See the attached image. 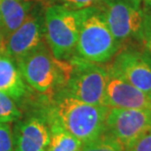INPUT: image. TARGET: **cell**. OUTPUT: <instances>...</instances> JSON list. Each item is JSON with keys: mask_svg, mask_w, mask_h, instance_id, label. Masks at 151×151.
I'll return each instance as SVG.
<instances>
[{"mask_svg": "<svg viewBox=\"0 0 151 151\" xmlns=\"http://www.w3.org/2000/svg\"><path fill=\"white\" fill-rule=\"evenodd\" d=\"M146 10L147 11H149L150 13H151V1H147L146 2Z\"/></svg>", "mask_w": 151, "mask_h": 151, "instance_id": "obj_23", "label": "cell"}, {"mask_svg": "<svg viewBox=\"0 0 151 151\" xmlns=\"http://www.w3.org/2000/svg\"><path fill=\"white\" fill-rule=\"evenodd\" d=\"M129 151H151V131L138 138Z\"/></svg>", "mask_w": 151, "mask_h": 151, "instance_id": "obj_20", "label": "cell"}, {"mask_svg": "<svg viewBox=\"0 0 151 151\" xmlns=\"http://www.w3.org/2000/svg\"><path fill=\"white\" fill-rule=\"evenodd\" d=\"M65 7L72 10H81L88 7H91L97 3L98 0H57Z\"/></svg>", "mask_w": 151, "mask_h": 151, "instance_id": "obj_19", "label": "cell"}, {"mask_svg": "<svg viewBox=\"0 0 151 151\" xmlns=\"http://www.w3.org/2000/svg\"><path fill=\"white\" fill-rule=\"evenodd\" d=\"M0 151H15L14 135L9 124L0 123Z\"/></svg>", "mask_w": 151, "mask_h": 151, "instance_id": "obj_17", "label": "cell"}, {"mask_svg": "<svg viewBox=\"0 0 151 151\" xmlns=\"http://www.w3.org/2000/svg\"><path fill=\"white\" fill-rule=\"evenodd\" d=\"M15 61L5 51L0 50V91L14 100H20L27 94V84Z\"/></svg>", "mask_w": 151, "mask_h": 151, "instance_id": "obj_12", "label": "cell"}, {"mask_svg": "<svg viewBox=\"0 0 151 151\" xmlns=\"http://www.w3.org/2000/svg\"><path fill=\"white\" fill-rule=\"evenodd\" d=\"M40 112L48 124L57 125L81 143L96 139L106 132L109 107L84 103L72 97L62 88L53 95H44Z\"/></svg>", "mask_w": 151, "mask_h": 151, "instance_id": "obj_1", "label": "cell"}, {"mask_svg": "<svg viewBox=\"0 0 151 151\" xmlns=\"http://www.w3.org/2000/svg\"><path fill=\"white\" fill-rule=\"evenodd\" d=\"M96 4L108 28L120 43L132 37L138 39L145 13L140 0H98Z\"/></svg>", "mask_w": 151, "mask_h": 151, "instance_id": "obj_6", "label": "cell"}, {"mask_svg": "<svg viewBox=\"0 0 151 151\" xmlns=\"http://www.w3.org/2000/svg\"><path fill=\"white\" fill-rule=\"evenodd\" d=\"M0 35H2L3 37H4V29H3V21H2L1 10H0Z\"/></svg>", "mask_w": 151, "mask_h": 151, "instance_id": "obj_21", "label": "cell"}, {"mask_svg": "<svg viewBox=\"0 0 151 151\" xmlns=\"http://www.w3.org/2000/svg\"><path fill=\"white\" fill-rule=\"evenodd\" d=\"M81 151H126L122 143L105 132L96 139L83 144Z\"/></svg>", "mask_w": 151, "mask_h": 151, "instance_id": "obj_15", "label": "cell"}, {"mask_svg": "<svg viewBox=\"0 0 151 151\" xmlns=\"http://www.w3.org/2000/svg\"><path fill=\"white\" fill-rule=\"evenodd\" d=\"M108 73L118 76L147 95H151V56L134 49H125L107 67Z\"/></svg>", "mask_w": 151, "mask_h": 151, "instance_id": "obj_9", "label": "cell"}, {"mask_svg": "<svg viewBox=\"0 0 151 151\" xmlns=\"http://www.w3.org/2000/svg\"><path fill=\"white\" fill-rule=\"evenodd\" d=\"M44 13L35 8L27 14L19 28L5 37L4 50L14 61L29 55L45 45Z\"/></svg>", "mask_w": 151, "mask_h": 151, "instance_id": "obj_8", "label": "cell"}, {"mask_svg": "<svg viewBox=\"0 0 151 151\" xmlns=\"http://www.w3.org/2000/svg\"><path fill=\"white\" fill-rule=\"evenodd\" d=\"M145 1L147 2V1H151V0H145Z\"/></svg>", "mask_w": 151, "mask_h": 151, "instance_id": "obj_24", "label": "cell"}, {"mask_svg": "<svg viewBox=\"0 0 151 151\" xmlns=\"http://www.w3.org/2000/svg\"><path fill=\"white\" fill-rule=\"evenodd\" d=\"M150 98H151V95H150Z\"/></svg>", "mask_w": 151, "mask_h": 151, "instance_id": "obj_25", "label": "cell"}, {"mask_svg": "<svg viewBox=\"0 0 151 151\" xmlns=\"http://www.w3.org/2000/svg\"><path fill=\"white\" fill-rule=\"evenodd\" d=\"M50 142L46 151H81L83 143L61 127L49 124Z\"/></svg>", "mask_w": 151, "mask_h": 151, "instance_id": "obj_14", "label": "cell"}, {"mask_svg": "<svg viewBox=\"0 0 151 151\" xmlns=\"http://www.w3.org/2000/svg\"><path fill=\"white\" fill-rule=\"evenodd\" d=\"M120 44L98 8L96 6L86 8L81 24L75 56L91 63L102 64L113 58Z\"/></svg>", "mask_w": 151, "mask_h": 151, "instance_id": "obj_4", "label": "cell"}, {"mask_svg": "<svg viewBox=\"0 0 151 151\" xmlns=\"http://www.w3.org/2000/svg\"><path fill=\"white\" fill-rule=\"evenodd\" d=\"M151 131V110L109 108L106 132L129 151L138 138Z\"/></svg>", "mask_w": 151, "mask_h": 151, "instance_id": "obj_7", "label": "cell"}, {"mask_svg": "<svg viewBox=\"0 0 151 151\" xmlns=\"http://www.w3.org/2000/svg\"><path fill=\"white\" fill-rule=\"evenodd\" d=\"M138 39L141 40L145 51L151 56V13L147 10L144 13L143 26Z\"/></svg>", "mask_w": 151, "mask_h": 151, "instance_id": "obj_18", "label": "cell"}, {"mask_svg": "<svg viewBox=\"0 0 151 151\" xmlns=\"http://www.w3.org/2000/svg\"><path fill=\"white\" fill-rule=\"evenodd\" d=\"M4 42H5V37L2 35H0V50H4Z\"/></svg>", "mask_w": 151, "mask_h": 151, "instance_id": "obj_22", "label": "cell"}, {"mask_svg": "<svg viewBox=\"0 0 151 151\" xmlns=\"http://www.w3.org/2000/svg\"><path fill=\"white\" fill-rule=\"evenodd\" d=\"M69 61L72 66L71 72L62 89L84 103L104 105L105 89L109 78L107 68L77 56H73Z\"/></svg>", "mask_w": 151, "mask_h": 151, "instance_id": "obj_5", "label": "cell"}, {"mask_svg": "<svg viewBox=\"0 0 151 151\" xmlns=\"http://www.w3.org/2000/svg\"><path fill=\"white\" fill-rule=\"evenodd\" d=\"M86 9L72 10L60 4L50 5L45 9V40L54 58L68 61L75 56Z\"/></svg>", "mask_w": 151, "mask_h": 151, "instance_id": "obj_3", "label": "cell"}, {"mask_svg": "<svg viewBox=\"0 0 151 151\" xmlns=\"http://www.w3.org/2000/svg\"><path fill=\"white\" fill-rule=\"evenodd\" d=\"M22 113L13 99L0 91V123L9 124L19 121Z\"/></svg>", "mask_w": 151, "mask_h": 151, "instance_id": "obj_16", "label": "cell"}, {"mask_svg": "<svg viewBox=\"0 0 151 151\" xmlns=\"http://www.w3.org/2000/svg\"><path fill=\"white\" fill-rule=\"evenodd\" d=\"M23 80L35 91L53 95L65 86L71 72L70 61L54 58L46 45L17 61Z\"/></svg>", "mask_w": 151, "mask_h": 151, "instance_id": "obj_2", "label": "cell"}, {"mask_svg": "<svg viewBox=\"0 0 151 151\" xmlns=\"http://www.w3.org/2000/svg\"><path fill=\"white\" fill-rule=\"evenodd\" d=\"M29 9V5L22 0H0L4 37H8L22 25Z\"/></svg>", "mask_w": 151, "mask_h": 151, "instance_id": "obj_13", "label": "cell"}, {"mask_svg": "<svg viewBox=\"0 0 151 151\" xmlns=\"http://www.w3.org/2000/svg\"><path fill=\"white\" fill-rule=\"evenodd\" d=\"M15 151H46L50 142V128L46 118L31 115L16 124L14 129Z\"/></svg>", "mask_w": 151, "mask_h": 151, "instance_id": "obj_10", "label": "cell"}, {"mask_svg": "<svg viewBox=\"0 0 151 151\" xmlns=\"http://www.w3.org/2000/svg\"><path fill=\"white\" fill-rule=\"evenodd\" d=\"M104 106L151 110V98L120 77L109 74L105 89Z\"/></svg>", "mask_w": 151, "mask_h": 151, "instance_id": "obj_11", "label": "cell"}]
</instances>
